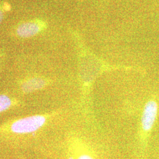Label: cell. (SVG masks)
Here are the masks:
<instances>
[{
	"instance_id": "obj_1",
	"label": "cell",
	"mask_w": 159,
	"mask_h": 159,
	"mask_svg": "<svg viewBox=\"0 0 159 159\" xmlns=\"http://www.w3.org/2000/svg\"><path fill=\"white\" fill-rule=\"evenodd\" d=\"M46 121V117L41 115L25 117L14 121L11 125V130L18 134L32 133L39 130Z\"/></svg>"
},
{
	"instance_id": "obj_2",
	"label": "cell",
	"mask_w": 159,
	"mask_h": 159,
	"mask_svg": "<svg viewBox=\"0 0 159 159\" xmlns=\"http://www.w3.org/2000/svg\"><path fill=\"white\" fill-rule=\"evenodd\" d=\"M47 27L46 23L41 20H35L23 23L16 30L17 34L21 38L33 37L42 32Z\"/></svg>"
},
{
	"instance_id": "obj_3",
	"label": "cell",
	"mask_w": 159,
	"mask_h": 159,
	"mask_svg": "<svg viewBox=\"0 0 159 159\" xmlns=\"http://www.w3.org/2000/svg\"><path fill=\"white\" fill-rule=\"evenodd\" d=\"M157 104L155 102L150 101L146 104L142 119V127L144 130H150L152 128L157 116Z\"/></svg>"
},
{
	"instance_id": "obj_4",
	"label": "cell",
	"mask_w": 159,
	"mask_h": 159,
	"mask_svg": "<svg viewBox=\"0 0 159 159\" xmlns=\"http://www.w3.org/2000/svg\"><path fill=\"white\" fill-rule=\"evenodd\" d=\"M46 84L45 80L41 78H33L24 82L22 84V90L25 93L35 91L43 88Z\"/></svg>"
},
{
	"instance_id": "obj_5",
	"label": "cell",
	"mask_w": 159,
	"mask_h": 159,
	"mask_svg": "<svg viewBox=\"0 0 159 159\" xmlns=\"http://www.w3.org/2000/svg\"><path fill=\"white\" fill-rule=\"evenodd\" d=\"M12 105L11 98L6 95H0V112L8 109Z\"/></svg>"
},
{
	"instance_id": "obj_6",
	"label": "cell",
	"mask_w": 159,
	"mask_h": 159,
	"mask_svg": "<svg viewBox=\"0 0 159 159\" xmlns=\"http://www.w3.org/2000/svg\"><path fill=\"white\" fill-rule=\"evenodd\" d=\"M76 159H95L91 155L89 154L83 153L79 155Z\"/></svg>"
},
{
	"instance_id": "obj_7",
	"label": "cell",
	"mask_w": 159,
	"mask_h": 159,
	"mask_svg": "<svg viewBox=\"0 0 159 159\" xmlns=\"http://www.w3.org/2000/svg\"><path fill=\"white\" fill-rule=\"evenodd\" d=\"M3 17H4V15H3V12L2 11V10L0 8V24L1 23L2 19H3Z\"/></svg>"
}]
</instances>
